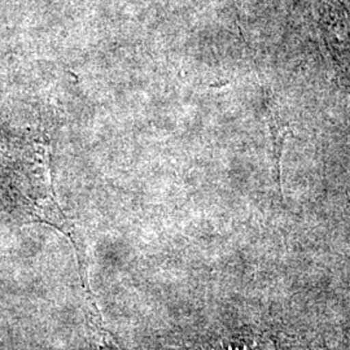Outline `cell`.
<instances>
[{"mask_svg":"<svg viewBox=\"0 0 350 350\" xmlns=\"http://www.w3.org/2000/svg\"><path fill=\"white\" fill-rule=\"evenodd\" d=\"M267 126L271 135V146H273V154H274V163H275L278 180L280 179V163L282 156L284 150V143L289 135H292V129L284 117L279 111H273L267 117Z\"/></svg>","mask_w":350,"mask_h":350,"instance_id":"7a4b0ae2","label":"cell"},{"mask_svg":"<svg viewBox=\"0 0 350 350\" xmlns=\"http://www.w3.org/2000/svg\"><path fill=\"white\" fill-rule=\"evenodd\" d=\"M0 213L17 225L44 224L60 230L79 253L83 273V247L56 199L50 140L43 130L26 127L0 138Z\"/></svg>","mask_w":350,"mask_h":350,"instance_id":"6da1fadb","label":"cell"}]
</instances>
